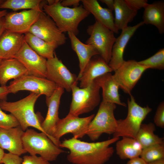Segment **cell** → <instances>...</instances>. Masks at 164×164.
<instances>
[{"label":"cell","mask_w":164,"mask_h":164,"mask_svg":"<svg viewBox=\"0 0 164 164\" xmlns=\"http://www.w3.org/2000/svg\"><path fill=\"white\" fill-rule=\"evenodd\" d=\"M119 139V138L113 137L102 142H88L73 137L63 141L59 147L70 150L67 158L73 164H104L114 152L110 145Z\"/></svg>","instance_id":"1"},{"label":"cell","mask_w":164,"mask_h":164,"mask_svg":"<svg viewBox=\"0 0 164 164\" xmlns=\"http://www.w3.org/2000/svg\"><path fill=\"white\" fill-rule=\"evenodd\" d=\"M61 0H56L51 5L45 3L43 11L55 22L62 32H71L77 36L79 32L80 23L90 14L82 5L73 8L63 6Z\"/></svg>","instance_id":"2"},{"label":"cell","mask_w":164,"mask_h":164,"mask_svg":"<svg viewBox=\"0 0 164 164\" xmlns=\"http://www.w3.org/2000/svg\"><path fill=\"white\" fill-rule=\"evenodd\" d=\"M40 95L31 92L26 97L16 101H0V107L13 115L24 131L32 127L45 133L41 126L42 122L34 111L35 103Z\"/></svg>","instance_id":"3"},{"label":"cell","mask_w":164,"mask_h":164,"mask_svg":"<svg viewBox=\"0 0 164 164\" xmlns=\"http://www.w3.org/2000/svg\"><path fill=\"white\" fill-rule=\"evenodd\" d=\"M22 141L25 150L30 155L39 154L48 161L55 160L65 152L56 145L45 133L27 129L23 134Z\"/></svg>","instance_id":"4"},{"label":"cell","mask_w":164,"mask_h":164,"mask_svg":"<svg viewBox=\"0 0 164 164\" xmlns=\"http://www.w3.org/2000/svg\"><path fill=\"white\" fill-rule=\"evenodd\" d=\"M130 96V98L127 100V117L124 119L117 120V126L113 137H126L135 139L143 121L152 111V109L148 106H140L132 94Z\"/></svg>","instance_id":"5"},{"label":"cell","mask_w":164,"mask_h":164,"mask_svg":"<svg viewBox=\"0 0 164 164\" xmlns=\"http://www.w3.org/2000/svg\"><path fill=\"white\" fill-rule=\"evenodd\" d=\"M100 89L95 80L84 88L74 86L71 89L72 99L68 114L79 116L93 110L100 103Z\"/></svg>","instance_id":"6"},{"label":"cell","mask_w":164,"mask_h":164,"mask_svg":"<svg viewBox=\"0 0 164 164\" xmlns=\"http://www.w3.org/2000/svg\"><path fill=\"white\" fill-rule=\"evenodd\" d=\"M114 104L102 101L98 111L89 124L86 135L93 141L97 140L103 134H113L117 126L114 115Z\"/></svg>","instance_id":"7"},{"label":"cell","mask_w":164,"mask_h":164,"mask_svg":"<svg viewBox=\"0 0 164 164\" xmlns=\"http://www.w3.org/2000/svg\"><path fill=\"white\" fill-rule=\"evenodd\" d=\"M87 32L90 37L85 43L94 46L99 55L108 63L116 39L114 32L97 21L88 26Z\"/></svg>","instance_id":"8"},{"label":"cell","mask_w":164,"mask_h":164,"mask_svg":"<svg viewBox=\"0 0 164 164\" xmlns=\"http://www.w3.org/2000/svg\"><path fill=\"white\" fill-rule=\"evenodd\" d=\"M95 115L93 114L87 117L80 118L68 114L65 118H60L52 135L57 146L59 147L60 138L66 134L71 133L73 137L77 139L82 138L86 135L88 125Z\"/></svg>","instance_id":"9"},{"label":"cell","mask_w":164,"mask_h":164,"mask_svg":"<svg viewBox=\"0 0 164 164\" xmlns=\"http://www.w3.org/2000/svg\"><path fill=\"white\" fill-rule=\"evenodd\" d=\"M8 87L9 93L26 90L46 97L51 96L57 87L54 83L46 78L29 74L14 80Z\"/></svg>","instance_id":"10"},{"label":"cell","mask_w":164,"mask_h":164,"mask_svg":"<svg viewBox=\"0 0 164 164\" xmlns=\"http://www.w3.org/2000/svg\"><path fill=\"white\" fill-rule=\"evenodd\" d=\"M29 32L57 47L64 44L67 37L58 28L52 19L44 12H41Z\"/></svg>","instance_id":"11"},{"label":"cell","mask_w":164,"mask_h":164,"mask_svg":"<svg viewBox=\"0 0 164 164\" xmlns=\"http://www.w3.org/2000/svg\"><path fill=\"white\" fill-rule=\"evenodd\" d=\"M147 69L135 60H129L125 61L124 63L114 71L112 75L119 87L130 95L142 74Z\"/></svg>","instance_id":"12"},{"label":"cell","mask_w":164,"mask_h":164,"mask_svg":"<svg viewBox=\"0 0 164 164\" xmlns=\"http://www.w3.org/2000/svg\"><path fill=\"white\" fill-rule=\"evenodd\" d=\"M46 78L54 83L57 87L67 92L78 84L77 77L68 70L55 53L53 57L47 59Z\"/></svg>","instance_id":"13"},{"label":"cell","mask_w":164,"mask_h":164,"mask_svg":"<svg viewBox=\"0 0 164 164\" xmlns=\"http://www.w3.org/2000/svg\"><path fill=\"white\" fill-rule=\"evenodd\" d=\"M42 11L43 9H29L7 13L4 16L5 29L22 34L29 32Z\"/></svg>","instance_id":"14"},{"label":"cell","mask_w":164,"mask_h":164,"mask_svg":"<svg viewBox=\"0 0 164 164\" xmlns=\"http://www.w3.org/2000/svg\"><path fill=\"white\" fill-rule=\"evenodd\" d=\"M14 58L24 66L29 75L46 78L47 59L37 54L25 41Z\"/></svg>","instance_id":"15"},{"label":"cell","mask_w":164,"mask_h":164,"mask_svg":"<svg viewBox=\"0 0 164 164\" xmlns=\"http://www.w3.org/2000/svg\"><path fill=\"white\" fill-rule=\"evenodd\" d=\"M64 90L62 87H57L51 96L46 97L48 109L46 117L41 124L45 133L57 146L56 143L52 135L56 124L60 119L58 115L59 109L61 98Z\"/></svg>","instance_id":"16"},{"label":"cell","mask_w":164,"mask_h":164,"mask_svg":"<svg viewBox=\"0 0 164 164\" xmlns=\"http://www.w3.org/2000/svg\"><path fill=\"white\" fill-rule=\"evenodd\" d=\"M144 24L141 21L133 26H128L122 29L120 35L116 38L113 45L111 60L108 65L113 71H115L124 63L123 54L128 42L136 30Z\"/></svg>","instance_id":"17"},{"label":"cell","mask_w":164,"mask_h":164,"mask_svg":"<svg viewBox=\"0 0 164 164\" xmlns=\"http://www.w3.org/2000/svg\"><path fill=\"white\" fill-rule=\"evenodd\" d=\"M24 132L20 126L9 129L0 128V147L19 156L27 153L22 141Z\"/></svg>","instance_id":"18"},{"label":"cell","mask_w":164,"mask_h":164,"mask_svg":"<svg viewBox=\"0 0 164 164\" xmlns=\"http://www.w3.org/2000/svg\"><path fill=\"white\" fill-rule=\"evenodd\" d=\"M112 71L108 63L100 56L92 57L78 79L80 81V87H86L97 77Z\"/></svg>","instance_id":"19"},{"label":"cell","mask_w":164,"mask_h":164,"mask_svg":"<svg viewBox=\"0 0 164 164\" xmlns=\"http://www.w3.org/2000/svg\"><path fill=\"white\" fill-rule=\"evenodd\" d=\"M24 34L5 30L0 37V59L14 58L24 41Z\"/></svg>","instance_id":"20"},{"label":"cell","mask_w":164,"mask_h":164,"mask_svg":"<svg viewBox=\"0 0 164 164\" xmlns=\"http://www.w3.org/2000/svg\"><path fill=\"white\" fill-rule=\"evenodd\" d=\"M81 1L84 7L94 15L96 21L114 33H118V30L114 23L112 11L108 8L102 7L96 0Z\"/></svg>","instance_id":"21"},{"label":"cell","mask_w":164,"mask_h":164,"mask_svg":"<svg viewBox=\"0 0 164 164\" xmlns=\"http://www.w3.org/2000/svg\"><path fill=\"white\" fill-rule=\"evenodd\" d=\"M102 90V101L114 104L125 107V103L120 99L119 88L111 73H106L95 79Z\"/></svg>","instance_id":"22"},{"label":"cell","mask_w":164,"mask_h":164,"mask_svg":"<svg viewBox=\"0 0 164 164\" xmlns=\"http://www.w3.org/2000/svg\"><path fill=\"white\" fill-rule=\"evenodd\" d=\"M72 49L75 52L79 61V72L78 79L80 77L86 66L92 58L99 55L97 50L93 46L81 42L73 33H67Z\"/></svg>","instance_id":"23"},{"label":"cell","mask_w":164,"mask_h":164,"mask_svg":"<svg viewBox=\"0 0 164 164\" xmlns=\"http://www.w3.org/2000/svg\"><path fill=\"white\" fill-rule=\"evenodd\" d=\"M29 74L24 66L15 58L2 60L0 63V84L6 86L7 82L12 79L19 78Z\"/></svg>","instance_id":"24"},{"label":"cell","mask_w":164,"mask_h":164,"mask_svg":"<svg viewBox=\"0 0 164 164\" xmlns=\"http://www.w3.org/2000/svg\"><path fill=\"white\" fill-rule=\"evenodd\" d=\"M144 9L142 21L144 24L153 25L157 28L160 34L164 33V2L158 1L148 3Z\"/></svg>","instance_id":"25"},{"label":"cell","mask_w":164,"mask_h":164,"mask_svg":"<svg viewBox=\"0 0 164 164\" xmlns=\"http://www.w3.org/2000/svg\"><path fill=\"white\" fill-rule=\"evenodd\" d=\"M114 23L117 29L122 30L127 27L137 14V11L132 9L125 0H114Z\"/></svg>","instance_id":"26"},{"label":"cell","mask_w":164,"mask_h":164,"mask_svg":"<svg viewBox=\"0 0 164 164\" xmlns=\"http://www.w3.org/2000/svg\"><path fill=\"white\" fill-rule=\"evenodd\" d=\"M142 149L135 138L124 137L118 140L116 145L117 154L122 159H131L139 157Z\"/></svg>","instance_id":"27"},{"label":"cell","mask_w":164,"mask_h":164,"mask_svg":"<svg viewBox=\"0 0 164 164\" xmlns=\"http://www.w3.org/2000/svg\"><path fill=\"white\" fill-rule=\"evenodd\" d=\"M24 41L39 55L48 59L54 57L55 50L57 48L28 32L24 34Z\"/></svg>","instance_id":"28"},{"label":"cell","mask_w":164,"mask_h":164,"mask_svg":"<svg viewBox=\"0 0 164 164\" xmlns=\"http://www.w3.org/2000/svg\"><path fill=\"white\" fill-rule=\"evenodd\" d=\"M155 125L153 123L142 124L135 139L142 149L154 145L164 143L163 138L155 134Z\"/></svg>","instance_id":"29"},{"label":"cell","mask_w":164,"mask_h":164,"mask_svg":"<svg viewBox=\"0 0 164 164\" xmlns=\"http://www.w3.org/2000/svg\"><path fill=\"white\" fill-rule=\"evenodd\" d=\"M46 1L41 0H6L0 9H9L13 11L24 9H42Z\"/></svg>","instance_id":"30"},{"label":"cell","mask_w":164,"mask_h":164,"mask_svg":"<svg viewBox=\"0 0 164 164\" xmlns=\"http://www.w3.org/2000/svg\"><path fill=\"white\" fill-rule=\"evenodd\" d=\"M140 156L147 163L164 158V143L154 145L143 149Z\"/></svg>","instance_id":"31"},{"label":"cell","mask_w":164,"mask_h":164,"mask_svg":"<svg viewBox=\"0 0 164 164\" xmlns=\"http://www.w3.org/2000/svg\"><path fill=\"white\" fill-rule=\"evenodd\" d=\"M140 65L148 69L151 68L159 70L164 69V48L160 49L150 57L138 62Z\"/></svg>","instance_id":"32"},{"label":"cell","mask_w":164,"mask_h":164,"mask_svg":"<svg viewBox=\"0 0 164 164\" xmlns=\"http://www.w3.org/2000/svg\"><path fill=\"white\" fill-rule=\"evenodd\" d=\"M19 126V122L13 115L6 114L0 107V128L9 129Z\"/></svg>","instance_id":"33"},{"label":"cell","mask_w":164,"mask_h":164,"mask_svg":"<svg viewBox=\"0 0 164 164\" xmlns=\"http://www.w3.org/2000/svg\"><path fill=\"white\" fill-rule=\"evenodd\" d=\"M154 124L157 127L164 128V102L159 105L154 118Z\"/></svg>","instance_id":"34"},{"label":"cell","mask_w":164,"mask_h":164,"mask_svg":"<svg viewBox=\"0 0 164 164\" xmlns=\"http://www.w3.org/2000/svg\"><path fill=\"white\" fill-rule=\"evenodd\" d=\"M21 164H50L49 161L41 156L36 155H26L23 156Z\"/></svg>","instance_id":"35"},{"label":"cell","mask_w":164,"mask_h":164,"mask_svg":"<svg viewBox=\"0 0 164 164\" xmlns=\"http://www.w3.org/2000/svg\"><path fill=\"white\" fill-rule=\"evenodd\" d=\"M23 158L19 156L10 152L5 153L2 159V163L4 164H21Z\"/></svg>","instance_id":"36"},{"label":"cell","mask_w":164,"mask_h":164,"mask_svg":"<svg viewBox=\"0 0 164 164\" xmlns=\"http://www.w3.org/2000/svg\"><path fill=\"white\" fill-rule=\"evenodd\" d=\"M128 5L133 9L138 11L142 8H144L147 5V0H125Z\"/></svg>","instance_id":"37"},{"label":"cell","mask_w":164,"mask_h":164,"mask_svg":"<svg viewBox=\"0 0 164 164\" xmlns=\"http://www.w3.org/2000/svg\"><path fill=\"white\" fill-rule=\"evenodd\" d=\"M79 0H61L60 4L63 6L68 7L73 6L74 7H77L79 5Z\"/></svg>","instance_id":"38"},{"label":"cell","mask_w":164,"mask_h":164,"mask_svg":"<svg viewBox=\"0 0 164 164\" xmlns=\"http://www.w3.org/2000/svg\"><path fill=\"white\" fill-rule=\"evenodd\" d=\"M9 94V93L8 86H0V101L6 100Z\"/></svg>","instance_id":"39"},{"label":"cell","mask_w":164,"mask_h":164,"mask_svg":"<svg viewBox=\"0 0 164 164\" xmlns=\"http://www.w3.org/2000/svg\"><path fill=\"white\" fill-rule=\"evenodd\" d=\"M126 164H147V163L139 157L129 159Z\"/></svg>","instance_id":"40"},{"label":"cell","mask_w":164,"mask_h":164,"mask_svg":"<svg viewBox=\"0 0 164 164\" xmlns=\"http://www.w3.org/2000/svg\"><path fill=\"white\" fill-rule=\"evenodd\" d=\"M100 1L105 4L109 9L112 11L114 10V0H100Z\"/></svg>","instance_id":"41"},{"label":"cell","mask_w":164,"mask_h":164,"mask_svg":"<svg viewBox=\"0 0 164 164\" xmlns=\"http://www.w3.org/2000/svg\"><path fill=\"white\" fill-rule=\"evenodd\" d=\"M4 17L0 18V37L5 30Z\"/></svg>","instance_id":"42"},{"label":"cell","mask_w":164,"mask_h":164,"mask_svg":"<svg viewBox=\"0 0 164 164\" xmlns=\"http://www.w3.org/2000/svg\"><path fill=\"white\" fill-rule=\"evenodd\" d=\"M147 164H164V158L147 163Z\"/></svg>","instance_id":"43"},{"label":"cell","mask_w":164,"mask_h":164,"mask_svg":"<svg viewBox=\"0 0 164 164\" xmlns=\"http://www.w3.org/2000/svg\"><path fill=\"white\" fill-rule=\"evenodd\" d=\"M5 153L3 149L0 147V164L3 163L2 160Z\"/></svg>","instance_id":"44"},{"label":"cell","mask_w":164,"mask_h":164,"mask_svg":"<svg viewBox=\"0 0 164 164\" xmlns=\"http://www.w3.org/2000/svg\"><path fill=\"white\" fill-rule=\"evenodd\" d=\"M7 13V12L6 10H0V18L4 17Z\"/></svg>","instance_id":"45"},{"label":"cell","mask_w":164,"mask_h":164,"mask_svg":"<svg viewBox=\"0 0 164 164\" xmlns=\"http://www.w3.org/2000/svg\"><path fill=\"white\" fill-rule=\"evenodd\" d=\"M5 0H0V9L2 5L5 1Z\"/></svg>","instance_id":"46"},{"label":"cell","mask_w":164,"mask_h":164,"mask_svg":"<svg viewBox=\"0 0 164 164\" xmlns=\"http://www.w3.org/2000/svg\"><path fill=\"white\" fill-rule=\"evenodd\" d=\"M2 60L0 59V63H1V61H2Z\"/></svg>","instance_id":"47"}]
</instances>
